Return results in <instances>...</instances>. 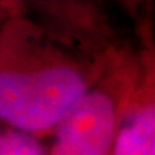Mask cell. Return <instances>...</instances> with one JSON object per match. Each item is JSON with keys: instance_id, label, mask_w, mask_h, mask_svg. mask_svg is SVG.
<instances>
[{"instance_id": "1", "label": "cell", "mask_w": 155, "mask_h": 155, "mask_svg": "<svg viewBox=\"0 0 155 155\" xmlns=\"http://www.w3.org/2000/svg\"><path fill=\"white\" fill-rule=\"evenodd\" d=\"M88 89L86 76L66 63L0 69V121L30 134L52 129Z\"/></svg>"}, {"instance_id": "2", "label": "cell", "mask_w": 155, "mask_h": 155, "mask_svg": "<svg viewBox=\"0 0 155 155\" xmlns=\"http://www.w3.org/2000/svg\"><path fill=\"white\" fill-rule=\"evenodd\" d=\"M115 121L111 95L89 88L56 124L50 155H111Z\"/></svg>"}, {"instance_id": "3", "label": "cell", "mask_w": 155, "mask_h": 155, "mask_svg": "<svg viewBox=\"0 0 155 155\" xmlns=\"http://www.w3.org/2000/svg\"><path fill=\"white\" fill-rule=\"evenodd\" d=\"M111 155H155V109H139L114 138Z\"/></svg>"}, {"instance_id": "4", "label": "cell", "mask_w": 155, "mask_h": 155, "mask_svg": "<svg viewBox=\"0 0 155 155\" xmlns=\"http://www.w3.org/2000/svg\"><path fill=\"white\" fill-rule=\"evenodd\" d=\"M0 121V155H46V150L35 134L16 128L5 129Z\"/></svg>"}]
</instances>
